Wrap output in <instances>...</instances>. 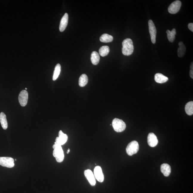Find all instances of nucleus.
Masks as SVG:
<instances>
[{
    "label": "nucleus",
    "mask_w": 193,
    "mask_h": 193,
    "mask_svg": "<svg viewBox=\"0 0 193 193\" xmlns=\"http://www.w3.org/2000/svg\"><path fill=\"white\" fill-rule=\"evenodd\" d=\"M122 52L123 54L125 55H131L134 51L132 41L131 39L127 38L123 41Z\"/></svg>",
    "instance_id": "f257e3e1"
},
{
    "label": "nucleus",
    "mask_w": 193,
    "mask_h": 193,
    "mask_svg": "<svg viewBox=\"0 0 193 193\" xmlns=\"http://www.w3.org/2000/svg\"><path fill=\"white\" fill-rule=\"evenodd\" d=\"M54 149L53 156L55 158L57 162L61 163L63 161L64 158V151H63L62 146L58 145L55 142L53 146Z\"/></svg>",
    "instance_id": "f03ea898"
},
{
    "label": "nucleus",
    "mask_w": 193,
    "mask_h": 193,
    "mask_svg": "<svg viewBox=\"0 0 193 193\" xmlns=\"http://www.w3.org/2000/svg\"><path fill=\"white\" fill-rule=\"evenodd\" d=\"M113 129L117 132H121L126 129V124L123 121L118 118L113 119L112 122Z\"/></svg>",
    "instance_id": "7ed1b4c3"
},
{
    "label": "nucleus",
    "mask_w": 193,
    "mask_h": 193,
    "mask_svg": "<svg viewBox=\"0 0 193 193\" xmlns=\"http://www.w3.org/2000/svg\"><path fill=\"white\" fill-rule=\"evenodd\" d=\"M139 146L138 142L134 140L128 144L126 151L127 154L130 156L136 154L139 150Z\"/></svg>",
    "instance_id": "20e7f679"
},
{
    "label": "nucleus",
    "mask_w": 193,
    "mask_h": 193,
    "mask_svg": "<svg viewBox=\"0 0 193 193\" xmlns=\"http://www.w3.org/2000/svg\"><path fill=\"white\" fill-rule=\"evenodd\" d=\"M0 165L11 168L14 166L13 158L10 157H0Z\"/></svg>",
    "instance_id": "39448f33"
},
{
    "label": "nucleus",
    "mask_w": 193,
    "mask_h": 193,
    "mask_svg": "<svg viewBox=\"0 0 193 193\" xmlns=\"http://www.w3.org/2000/svg\"><path fill=\"white\" fill-rule=\"evenodd\" d=\"M149 30L150 33L151 41L153 44L156 43L157 30L154 22L152 20H149L148 21Z\"/></svg>",
    "instance_id": "423d86ee"
},
{
    "label": "nucleus",
    "mask_w": 193,
    "mask_h": 193,
    "mask_svg": "<svg viewBox=\"0 0 193 193\" xmlns=\"http://www.w3.org/2000/svg\"><path fill=\"white\" fill-rule=\"evenodd\" d=\"M181 6V1L177 0L171 4L168 9V10L170 14H176L179 11Z\"/></svg>",
    "instance_id": "0eeeda50"
},
{
    "label": "nucleus",
    "mask_w": 193,
    "mask_h": 193,
    "mask_svg": "<svg viewBox=\"0 0 193 193\" xmlns=\"http://www.w3.org/2000/svg\"><path fill=\"white\" fill-rule=\"evenodd\" d=\"M28 94L27 91L23 90L21 92L18 97V100L20 105L22 107H25L27 104Z\"/></svg>",
    "instance_id": "6e6552de"
},
{
    "label": "nucleus",
    "mask_w": 193,
    "mask_h": 193,
    "mask_svg": "<svg viewBox=\"0 0 193 193\" xmlns=\"http://www.w3.org/2000/svg\"><path fill=\"white\" fill-rule=\"evenodd\" d=\"M94 175L95 178L100 183L103 182L104 176L101 168L100 166H97L94 169Z\"/></svg>",
    "instance_id": "1a4fd4ad"
},
{
    "label": "nucleus",
    "mask_w": 193,
    "mask_h": 193,
    "mask_svg": "<svg viewBox=\"0 0 193 193\" xmlns=\"http://www.w3.org/2000/svg\"><path fill=\"white\" fill-rule=\"evenodd\" d=\"M84 175L92 186H95L96 184L94 175L92 171L89 169H86L84 171Z\"/></svg>",
    "instance_id": "9d476101"
},
{
    "label": "nucleus",
    "mask_w": 193,
    "mask_h": 193,
    "mask_svg": "<svg viewBox=\"0 0 193 193\" xmlns=\"http://www.w3.org/2000/svg\"><path fill=\"white\" fill-rule=\"evenodd\" d=\"M68 139L67 135L64 134L62 131L60 130L59 132V137H57L56 138L55 143L62 146L66 143Z\"/></svg>",
    "instance_id": "9b49d317"
},
{
    "label": "nucleus",
    "mask_w": 193,
    "mask_h": 193,
    "mask_svg": "<svg viewBox=\"0 0 193 193\" xmlns=\"http://www.w3.org/2000/svg\"><path fill=\"white\" fill-rule=\"evenodd\" d=\"M147 142L149 146L155 147L158 145V140L156 136L154 133H149L148 136Z\"/></svg>",
    "instance_id": "f8f14e48"
},
{
    "label": "nucleus",
    "mask_w": 193,
    "mask_h": 193,
    "mask_svg": "<svg viewBox=\"0 0 193 193\" xmlns=\"http://www.w3.org/2000/svg\"><path fill=\"white\" fill-rule=\"evenodd\" d=\"M68 20V15L67 13H66L63 16L61 20L59 30L61 32H63L66 29L67 26Z\"/></svg>",
    "instance_id": "ddd939ff"
},
{
    "label": "nucleus",
    "mask_w": 193,
    "mask_h": 193,
    "mask_svg": "<svg viewBox=\"0 0 193 193\" xmlns=\"http://www.w3.org/2000/svg\"><path fill=\"white\" fill-rule=\"evenodd\" d=\"M160 170L164 176H169L170 175L171 169L170 166L169 164L163 163L160 166Z\"/></svg>",
    "instance_id": "4468645a"
},
{
    "label": "nucleus",
    "mask_w": 193,
    "mask_h": 193,
    "mask_svg": "<svg viewBox=\"0 0 193 193\" xmlns=\"http://www.w3.org/2000/svg\"><path fill=\"white\" fill-rule=\"evenodd\" d=\"M155 80L157 83L163 84L167 82L169 80V78L162 74L158 73L155 75Z\"/></svg>",
    "instance_id": "2eb2a0df"
},
{
    "label": "nucleus",
    "mask_w": 193,
    "mask_h": 193,
    "mask_svg": "<svg viewBox=\"0 0 193 193\" xmlns=\"http://www.w3.org/2000/svg\"><path fill=\"white\" fill-rule=\"evenodd\" d=\"M179 48L178 49L177 55L180 58L183 57L184 55L186 52V47L182 41H180L178 43Z\"/></svg>",
    "instance_id": "dca6fc26"
},
{
    "label": "nucleus",
    "mask_w": 193,
    "mask_h": 193,
    "mask_svg": "<svg viewBox=\"0 0 193 193\" xmlns=\"http://www.w3.org/2000/svg\"><path fill=\"white\" fill-rule=\"evenodd\" d=\"M91 59L92 64L95 65L98 64L100 61V56L97 52L93 51L92 52Z\"/></svg>",
    "instance_id": "f3484780"
},
{
    "label": "nucleus",
    "mask_w": 193,
    "mask_h": 193,
    "mask_svg": "<svg viewBox=\"0 0 193 193\" xmlns=\"http://www.w3.org/2000/svg\"><path fill=\"white\" fill-rule=\"evenodd\" d=\"M0 122L3 129H6L8 128V123H7L6 115L4 113L1 112L0 114Z\"/></svg>",
    "instance_id": "a211bd4d"
},
{
    "label": "nucleus",
    "mask_w": 193,
    "mask_h": 193,
    "mask_svg": "<svg viewBox=\"0 0 193 193\" xmlns=\"http://www.w3.org/2000/svg\"><path fill=\"white\" fill-rule=\"evenodd\" d=\"M166 33L169 41L171 43L174 42L175 38V35L176 33L175 29H173L172 31H171L169 30H167L166 31Z\"/></svg>",
    "instance_id": "6ab92c4d"
},
{
    "label": "nucleus",
    "mask_w": 193,
    "mask_h": 193,
    "mask_svg": "<svg viewBox=\"0 0 193 193\" xmlns=\"http://www.w3.org/2000/svg\"><path fill=\"white\" fill-rule=\"evenodd\" d=\"M88 77L86 75L83 74L81 75L79 80V85L81 87H84L86 86L88 82Z\"/></svg>",
    "instance_id": "aec40b11"
},
{
    "label": "nucleus",
    "mask_w": 193,
    "mask_h": 193,
    "mask_svg": "<svg viewBox=\"0 0 193 193\" xmlns=\"http://www.w3.org/2000/svg\"><path fill=\"white\" fill-rule=\"evenodd\" d=\"M185 112L189 116L193 114V102H189L186 104L185 107Z\"/></svg>",
    "instance_id": "412c9836"
},
{
    "label": "nucleus",
    "mask_w": 193,
    "mask_h": 193,
    "mask_svg": "<svg viewBox=\"0 0 193 193\" xmlns=\"http://www.w3.org/2000/svg\"><path fill=\"white\" fill-rule=\"evenodd\" d=\"M113 37L108 34H104L101 36L100 41L102 42L109 43L111 42L113 40Z\"/></svg>",
    "instance_id": "4be33fe9"
},
{
    "label": "nucleus",
    "mask_w": 193,
    "mask_h": 193,
    "mask_svg": "<svg viewBox=\"0 0 193 193\" xmlns=\"http://www.w3.org/2000/svg\"><path fill=\"white\" fill-rule=\"evenodd\" d=\"M109 48L108 46H103L101 47L99 50V53L102 57H105L109 54Z\"/></svg>",
    "instance_id": "5701e85b"
},
{
    "label": "nucleus",
    "mask_w": 193,
    "mask_h": 193,
    "mask_svg": "<svg viewBox=\"0 0 193 193\" xmlns=\"http://www.w3.org/2000/svg\"><path fill=\"white\" fill-rule=\"evenodd\" d=\"M61 71V66L59 64H57L55 66V71L54 72V74L53 77V81H55L59 76Z\"/></svg>",
    "instance_id": "b1692460"
},
{
    "label": "nucleus",
    "mask_w": 193,
    "mask_h": 193,
    "mask_svg": "<svg viewBox=\"0 0 193 193\" xmlns=\"http://www.w3.org/2000/svg\"><path fill=\"white\" fill-rule=\"evenodd\" d=\"M188 28L191 31L193 32V23H190L188 24Z\"/></svg>",
    "instance_id": "393cba45"
},
{
    "label": "nucleus",
    "mask_w": 193,
    "mask_h": 193,
    "mask_svg": "<svg viewBox=\"0 0 193 193\" xmlns=\"http://www.w3.org/2000/svg\"><path fill=\"white\" fill-rule=\"evenodd\" d=\"M190 77L192 78V79L193 78V70H190Z\"/></svg>",
    "instance_id": "a878e982"
},
{
    "label": "nucleus",
    "mask_w": 193,
    "mask_h": 193,
    "mask_svg": "<svg viewBox=\"0 0 193 193\" xmlns=\"http://www.w3.org/2000/svg\"><path fill=\"white\" fill-rule=\"evenodd\" d=\"M70 152V149H68V150H67V154H69V152Z\"/></svg>",
    "instance_id": "bb28decb"
},
{
    "label": "nucleus",
    "mask_w": 193,
    "mask_h": 193,
    "mask_svg": "<svg viewBox=\"0 0 193 193\" xmlns=\"http://www.w3.org/2000/svg\"><path fill=\"white\" fill-rule=\"evenodd\" d=\"M27 88H26V89L27 90Z\"/></svg>",
    "instance_id": "cd10ccee"
}]
</instances>
